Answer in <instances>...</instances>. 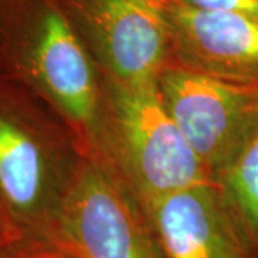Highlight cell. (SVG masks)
<instances>
[{
  "instance_id": "obj_10",
  "label": "cell",
  "mask_w": 258,
  "mask_h": 258,
  "mask_svg": "<svg viewBox=\"0 0 258 258\" xmlns=\"http://www.w3.org/2000/svg\"><path fill=\"white\" fill-rule=\"evenodd\" d=\"M189 9L231 12L258 19V0H166Z\"/></svg>"
},
{
  "instance_id": "obj_5",
  "label": "cell",
  "mask_w": 258,
  "mask_h": 258,
  "mask_svg": "<svg viewBox=\"0 0 258 258\" xmlns=\"http://www.w3.org/2000/svg\"><path fill=\"white\" fill-rule=\"evenodd\" d=\"M59 248L72 258H166L134 194L89 159L66 205Z\"/></svg>"
},
{
  "instance_id": "obj_9",
  "label": "cell",
  "mask_w": 258,
  "mask_h": 258,
  "mask_svg": "<svg viewBox=\"0 0 258 258\" xmlns=\"http://www.w3.org/2000/svg\"><path fill=\"white\" fill-rule=\"evenodd\" d=\"M214 185L248 257L258 258V120Z\"/></svg>"
},
{
  "instance_id": "obj_2",
  "label": "cell",
  "mask_w": 258,
  "mask_h": 258,
  "mask_svg": "<svg viewBox=\"0 0 258 258\" xmlns=\"http://www.w3.org/2000/svg\"><path fill=\"white\" fill-rule=\"evenodd\" d=\"M0 78L50 105L103 166V74L56 0H0Z\"/></svg>"
},
{
  "instance_id": "obj_7",
  "label": "cell",
  "mask_w": 258,
  "mask_h": 258,
  "mask_svg": "<svg viewBox=\"0 0 258 258\" xmlns=\"http://www.w3.org/2000/svg\"><path fill=\"white\" fill-rule=\"evenodd\" d=\"M169 64L230 82L258 85V19L189 9L161 0Z\"/></svg>"
},
{
  "instance_id": "obj_4",
  "label": "cell",
  "mask_w": 258,
  "mask_h": 258,
  "mask_svg": "<svg viewBox=\"0 0 258 258\" xmlns=\"http://www.w3.org/2000/svg\"><path fill=\"white\" fill-rule=\"evenodd\" d=\"M159 95L189 147L211 176L235 157L258 120V85L230 82L168 64Z\"/></svg>"
},
{
  "instance_id": "obj_1",
  "label": "cell",
  "mask_w": 258,
  "mask_h": 258,
  "mask_svg": "<svg viewBox=\"0 0 258 258\" xmlns=\"http://www.w3.org/2000/svg\"><path fill=\"white\" fill-rule=\"evenodd\" d=\"M86 159L72 128L50 105L0 78V214L13 258L62 254L64 210Z\"/></svg>"
},
{
  "instance_id": "obj_8",
  "label": "cell",
  "mask_w": 258,
  "mask_h": 258,
  "mask_svg": "<svg viewBox=\"0 0 258 258\" xmlns=\"http://www.w3.org/2000/svg\"><path fill=\"white\" fill-rule=\"evenodd\" d=\"M144 211L166 258H249L214 184L169 194Z\"/></svg>"
},
{
  "instance_id": "obj_12",
  "label": "cell",
  "mask_w": 258,
  "mask_h": 258,
  "mask_svg": "<svg viewBox=\"0 0 258 258\" xmlns=\"http://www.w3.org/2000/svg\"><path fill=\"white\" fill-rule=\"evenodd\" d=\"M45 258H72V257L64 255V254H56V255H50V257H45Z\"/></svg>"
},
{
  "instance_id": "obj_11",
  "label": "cell",
  "mask_w": 258,
  "mask_h": 258,
  "mask_svg": "<svg viewBox=\"0 0 258 258\" xmlns=\"http://www.w3.org/2000/svg\"><path fill=\"white\" fill-rule=\"evenodd\" d=\"M0 258H13L9 231H8V227L5 224L2 214H0Z\"/></svg>"
},
{
  "instance_id": "obj_6",
  "label": "cell",
  "mask_w": 258,
  "mask_h": 258,
  "mask_svg": "<svg viewBox=\"0 0 258 258\" xmlns=\"http://www.w3.org/2000/svg\"><path fill=\"white\" fill-rule=\"evenodd\" d=\"M95 63L119 82L155 81L169 64L161 0H56Z\"/></svg>"
},
{
  "instance_id": "obj_3",
  "label": "cell",
  "mask_w": 258,
  "mask_h": 258,
  "mask_svg": "<svg viewBox=\"0 0 258 258\" xmlns=\"http://www.w3.org/2000/svg\"><path fill=\"white\" fill-rule=\"evenodd\" d=\"M102 168L116 176L145 210L169 194L212 184L158 91L157 79L119 82L103 75Z\"/></svg>"
}]
</instances>
